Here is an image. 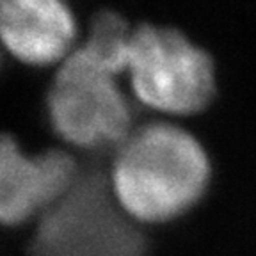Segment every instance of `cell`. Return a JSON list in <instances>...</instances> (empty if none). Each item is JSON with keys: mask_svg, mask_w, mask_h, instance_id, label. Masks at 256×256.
<instances>
[{"mask_svg": "<svg viewBox=\"0 0 256 256\" xmlns=\"http://www.w3.org/2000/svg\"><path fill=\"white\" fill-rule=\"evenodd\" d=\"M124 78L134 104L172 121L203 114L217 94L212 54L160 18L136 22Z\"/></svg>", "mask_w": 256, "mask_h": 256, "instance_id": "cell-2", "label": "cell"}, {"mask_svg": "<svg viewBox=\"0 0 256 256\" xmlns=\"http://www.w3.org/2000/svg\"><path fill=\"white\" fill-rule=\"evenodd\" d=\"M108 174L124 212L144 228H160L190 214L212 184V160L182 121L139 120L110 153Z\"/></svg>", "mask_w": 256, "mask_h": 256, "instance_id": "cell-1", "label": "cell"}, {"mask_svg": "<svg viewBox=\"0 0 256 256\" xmlns=\"http://www.w3.org/2000/svg\"><path fill=\"white\" fill-rule=\"evenodd\" d=\"M136 22L116 9H100L89 22L88 36L80 48L118 76H124L132 48Z\"/></svg>", "mask_w": 256, "mask_h": 256, "instance_id": "cell-7", "label": "cell"}, {"mask_svg": "<svg viewBox=\"0 0 256 256\" xmlns=\"http://www.w3.org/2000/svg\"><path fill=\"white\" fill-rule=\"evenodd\" d=\"M76 36L73 11L59 0H0V41L32 66L64 60Z\"/></svg>", "mask_w": 256, "mask_h": 256, "instance_id": "cell-6", "label": "cell"}, {"mask_svg": "<svg viewBox=\"0 0 256 256\" xmlns=\"http://www.w3.org/2000/svg\"><path fill=\"white\" fill-rule=\"evenodd\" d=\"M80 166L62 150L25 153L0 134V224L18 226L40 217L72 187Z\"/></svg>", "mask_w": 256, "mask_h": 256, "instance_id": "cell-5", "label": "cell"}, {"mask_svg": "<svg viewBox=\"0 0 256 256\" xmlns=\"http://www.w3.org/2000/svg\"><path fill=\"white\" fill-rule=\"evenodd\" d=\"M52 130L75 148L112 153L139 121L121 76L76 46L60 62L44 98Z\"/></svg>", "mask_w": 256, "mask_h": 256, "instance_id": "cell-4", "label": "cell"}, {"mask_svg": "<svg viewBox=\"0 0 256 256\" xmlns=\"http://www.w3.org/2000/svg\"><path fill=\"white\" fill-rule=\"evenodd\" d=\"M150 228L124 212L108 164L80 166L72 187L38 217L28 256H148Z\"/></svg>", "mask_w": 256, "mask_h": 256, "instance_id": "cell-3", "label": "cell"}]
</instances>
